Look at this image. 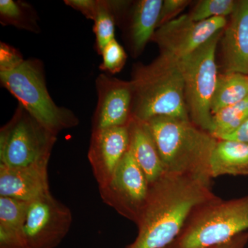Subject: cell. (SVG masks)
<instances>
[{
  "instance_id": "7402d4cb",
  "label": "cell",
  "mask_w": 248,
  "mask_h": 248,
  "mask_svg": "<svg viewBox=\"0 0 248 248\" xmlns=\"http://www.w3.org/2000/svg\"><path fill=\"white\" fill-rule=\"evenodd\" d=\"M248 119V97L213 114L210 133L217 140H221L239 128Z\"/></svg>"
},
{
  "instance_id": "5b68a950",
  "label": "cell",
  "mask_w": 248,
  "mask_h": 248,
  "mask_svg": "<svg viewBox=\"0 0 248 248\" xmlns=\"http://www.w3.org/2000/svg\"><path fill=\"white\" fill-rule=\"evenodd\" d=\"M45 75L40 60L28 59L11 71L0 72V81L19 105L58 135L62 130L76 126L79 120L69 109L58 107L54 102L47 89Z\"/></svg>"
},
{
  "instance_id": "277c9868",
  "label": "cell",
  "mask_w": 248,
  "mask_h": 248,
  "mask_svg": "<svg viewBox=\"0 0 248 248\" xmlns=\"http://www.w3.org/2000/svg\"><path fill=\"white\" fill-rule=\"evenodd\" d=\"M248 231V195L223 200L217 196L197 205L182 229L164 248H211Z\"/></svg>"
},
{
  "instance_id": "484cf974",
  "label": "cell",
  "mask_w": 248,
  "mask_h": 248,
  "mask_svg": "<svg viewBox=\"0 0 248 248\" xmlns=\"http://www.w3.org/2000/svg\"><path fill=\"white\" fill-rule=\"evenodd\" d=\"M190 1L187 0H164L163 1L158 28L177 17L178 14L185 9ZM157 28V29H158Z\"/></svg>"
},
{
  "instance_id": "7a4b0ae2",
  "label": "cell",
  "mask_w": 248,
  "mask_h": 248,
  "mask_svg": "<svg viewBox=\"0 0 248 248\" xmlns=\"http://www.w3.org/2000/svg\"><path fill=\"white\" fill-rule=\"evenodd\" d=\"M131 82L133 119L143 122L156 117L190 120L177 59L160 53L150 64L135 68Z\"/></svg>"
},
{
  "instance_id": "cb8c5ba5",
  "label": "cell",
  "mask_w": 248,
  "mask_h": 248,
  "mask_svg": "<svg viewBox=\"0 0 248 248\" xmlns=\"http://www.w3.org/2000/svg\"><path fill=\"white\" fill-rule=\"evenodd\" d=\"M103 61L99 68L101 71L110 74L120 73L127 60V55L122 46L115 39L111 41L104 48L102 53Z\"/></svg>"
},
{
  "instance_id": "8fae6325",
  "label": "cell",
  "mask_w": 248,
  "mask_h": 248,
  "mask_svg": "<svg viewBox=\"0 0 248 248\" xmlns=\"http://www.w3.org/2000/svg\"><path fill=\"white\" fill-rule=\"evenodd\" d=\"M95 82L98 99L93 117L92 130L128 125L133 118L131 81H122L101 74Z\"/></svg>"
},
{
  "instance_id": "4316f807",
  "label": "cell",
  "mask_w": 248,
  "mask_h": 248,
  "mask_svg": "<svg viewBox=\"0 0 248 248\" xmlns=\"http://www.w3.org/2000/svg\"><path fill=\"white\" fill-rule=\"evenodd\" d=\"M64 3L79 11L87 19H94L97 7V0H65Z\"/></svg>"
},
{
  "instance_id": "f1b7e54d",
  "label": "cell",
  "mask_w": 248,
  "mask_h": 248,
  "mask_svg": "<svg viewBox=\"0 0 248 248\" xmlns=\"http://www.w3.org/2000/svg\"><path fill=\"white\" fill-rule=\"evenodd\" d=\"M221 140H235L248 143V119L239 128L229 135L223 137Z\"/></svg>"
},
{
  "instance_id": "4fadbf2b",
  "label": "cell",
  "mask_w": 248,
  "mask_h": 248,
  "mask_svg": "<svg viewBox=\"0 0 248 248\" xmlns=\"http://www.w3.org/2000/svg\"><path fill=\"white\" fill-rule=\"evenodd\" d=\"M49 159L22 167L0 164V197L31 202L50 194Z\"/></svg>"
},
{
  "instance_id": "9c48e42d",
  "label": "cell",
  "mask_w": 248,
  "mask_h": 248,
  "mask_svg": "<svg viewBox=\"0 0 248 248\" xmlns=\"http://www.w3.org/2000/svg\"><path fill=\"white\" fill-rule=\"evenodd\" d=\"M70 208L51 194L29 202L24 232L29 248H55L71 228Z\"/></svg>"
},
{
  "instance_id": "d4e9b609",
  "label": "cell",
  "mask_w": 248,
  "mask_h": 248,
  "mask_svg": "<svg viewBox=\"0 0 248 248\" xmlns=\"http://www.w3.org/2000/svg\"><path fill=\"white\" fill-rule=\"evenodd\" d=\"M24 61L17 49L4 42L0 43V72L11 71Z\"/></svg>"
},
{
  "instance_id": "5bb4252c",
  "label": "cell",
  "mask_w": 248,
  "mask_h": 248,
  "mask_svg": "<svg viewBox=\"0 0 248 248\" xmlns=\"http://www.w3.org/2000/svg\"><path fill=\"white\" fill-rule=\"evenodd\" d=\"M221 38L224 72L248 76V0L236 4Z\"/></svg>"
},
{
  "instance_id": "6da1fadb",
  "label": "cell",
  "mask_w": 248,
  "mask_h": 248,
  "mask_svg": "<svg viewBox=\"0 0 248 248\" xmlns=\"http://www.w3.org/2000/svg\"><path fill=\"white\" fill-rule=\"evenodd\" d=\"M217 197L209 179L165 172L150 184L136 223L138 236L125 248L166 247L180 232L192 209Z\"/></svg>"
},
{
  "instance_id": "d6986e66",
  "label": "cell",
  "mask_w": 248,
  "mask_h": 248,
  "mask_svg": "<svg viewBox=\"0 0 248 248\" xmlns=\"http://www.w3.org/2000/svg\"><path fill=\"white\" fill-rule=\"evenodd\" d=\"M248 97V76L234 72L218 74L212 100V114Z\"/></svg>"
},
{
  "instance_id": "ffe728a7",
  "label": "cell",
  "mask_w": 248,
  "mask_h": 248,
  "mask_svg": "<svg viewBox=\"0 0 248 248\" xmlns=\"http://www.w3.org/2000/svg\"><path fill=\"white\" fill-rule=\"evenodd\" d=\"M38 16L29 3L15 0L0 1V22L3 26H13L17 29L40 32Z\"/></svg>"
},
{
  "instance_id": "2e32d148",
  "label": "cell",
  "mask_w": 248,
  "mask_h": 248,
  "mask_svg": "<svg viewBox=\"0 0 248 248\" xmlns=\"http://www.w3.org/2000/svg\"><path fill=\"white\" fill-rule=\"evenodd\" d=\"M130 148L150 184L166 172L159 152L145 122L132 118L128 124Z\"/></svg>"
},
{
  "instance_id": "ac0fdd59",
  "label": "cell",
  "mask_w": 248,
  "mask_h": 248,
  "mask_svg": "<svg viewBox=\"0 0 248 248\" xmlns=\"http://www.w3.org/2000/svg\"><path fill=\"white\" fill-rule=\"evenodd\" d=\"M210 177L248 175V143L218 140L210 160Z\"/></svg>"
},
{
  "instance_id": "52a82bcc",
  "label": "cell",
  "mask_w": 248,
  "mask_h": 248,
  "mask_svg": "<svg viewBox=\"0 0 248 248\" xmlns=\"http://www.w3.org/2000/svg\"><path fill=\"white\" fill-rule=\"evenodd\" d=\"M57 137L19 104L0 131V164L22 167L50 159Z\"/></svg>"
},
{
  "instance_id": "9a60e30c",
  "label": "cell",
  "mask_w": 248,
  "mask_h": 248,
  "mask_svg": "<svg viewBox=\"0 0 248 248\" xmlns=\"http://www.w3.org/2000/svg\"><path fill=\"white\" fill-rule=\"evenodd\" d=\"M162 0H140L134 3L128 22V40L135 56L143 52L159 25Z\"/></svg>"
},
{
  "instance_id": "3957f363",
  "label": "cell",
  "mask_w": 248,
  "mask_h": 248,
  "mask_svg": "<svg viewBox=\"0 0 248 248\" xmlns=\"http://www.w3.org/2000/svg\"><path fill=\"white\" fill-rule=\"evenodd\" d=\"M145 123L166 172L211 180L210 160L217 139L190 120L156 117Z\"/></svg>"
},
{
  "instance_id": "603a6c76",
  "label": "cell",
  "mask_w": 248,
  "mask_h": 248,
  "mask_svg": "<svg viewBox=\"0 0 248 248\" xmlns=\"http://www.w3.org/2000/svg\"><path fill=\"white\" fill-rule=\"evenodd\" d=\"M236 4L237 2L233 0H202L197 3L189 16L195 22L214 17H226L233 14Z\"/></svg>"
},
{
  "instance_id": "8992f818",
  "label": "cell",
  "mask_w": 248,
  "mask_h": 248,
  "mask_svg": "<svg viewBox=\"0 0 248 248\" xmlns=\"http://www.w3.org/2000/svg\"><path fill=\"white\" fill-rule=\"evenodd\" d=\"M223 31L217 32L192 53L178 60L190 120L209 133L213 121L212 100L218 77L216 52Z\"/></svg>"
},
{
  "instance_id": "e0dca14e",
  "label": "cell",
  "mask_w": 248,
  "mask_h": 248,
  "mask_svg": "<svg viewBox=\"0 0 248 248\" xmlns=\"http://www.w3.org/2000/svg\"><path fill=\"white\" fill-rule=\"evenodd\" d=\"M29 203L0 197V248H29L24 232Z\"/></svg>"
},
{
  "instance_id": "7c38bea8",
  "label": "cell",
  "mask_w": 248,
  "mask_h": 248,
  "mask_svg": "<svg viewBox=\"0 0 248 248\" xmlns=\"http://www.w3.org/2000/svg\"><path fill=\"white\" fill-rule=\"evenodd\" d=\"M129 147L128 125L92 130L88 158L99 188L110 181Z\"/></svg>"
},
{
  "instance_id": "30bf717a",
  "label": "cell",
  "mask_w": 248,
  "mask_h": 248,
  "mask_svg": "<svg viewBox=\"0 0 248 248\" xmlns=\"http://www.w3.org/2000/svg\"><path fill=\"white\" fill-rule=\"evenodd\" d=\"M228 24L226 17L211 18L195 22L189 14L174 18L158 28L152 40L159 46L161 53L179 59L192 53Z\"/></svg>"
},
{
  "instance_id": "ba28073f",
  "label": "cell",
  "mask_w": 248,
  "mask_h": 248,
  "mask_svg": "<svg viewBox=\"0 0 248 248\" xmlns=\"http://www.w3.org/2000/svg\"><path fill=\"white\" fill-rule=\"evenodd\" d=\"M150 183L129 147L108 183L99 189L103 202L136 224L146 203Z\"/></svg>"
},
{
  "instance_id": "83f0119b",
  "label": "cell",
  "mask_w": 248,
  "mask_h": 248,
  "mask_svg": "<svg viewBox=\"0 0 248 248\" xmlns=\"http://www.w3.org/2000/svg\"><path fill=\"white\" fill-rule=\"evenodd\" d=\"M248 244V231L238 234L228 242L211 248H245Z\"/></svg>"
},
{
  "instance_id": "44dd1931",
  "label": "cell",
  "mask_w": 248,
  "mask_h": 248,
  "mask_svg": "<svg viewBox=\"0 0 248 248\" xmlns=\"http://www.w3.org/2000/svg\"><path fill=\"white\" fill-rule=\"evenodd\" d=\"M120 4L121 1L97 0L93 31L96 37V49L99 54H102L104 47L115 39V25Z\"/></svg>"
}]
</instances>
